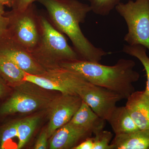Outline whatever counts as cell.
<instances>
[{"label":"cell","mask_w":149,"mask_h":149,"mask_svg":"<svg viewBox=\"0 0 149 149\" xmlns=\"http://www.w3.org/2000/svg\"><path fill=\"white\" fill-rule=\"evenodd\" d=\"M18 120L7 123L0 128V149H6L7 144L15 138H18Z\"/></svg>","instance_id":"obj_20"},{"label":"cell","mask_w":149,"mask_h":149,"mask_svg":"<svg viewBox=\"0 0 149 149\" xmlns=\"http://www.w3.org/2000/svg\"><path fill=\"white\" fill-rule=\"evenodd\" d=\"M115 8L128 26L124 41L130 45H142L149 52V0H129Z\"/></svg>","instance_id":"obj_4"},{"label":"cell","mask_w":149,"mask_h":149,"mask_svg":"<svg viewBox=\"0 0 149 149\" xmlns=\"http://www.w3.org/2000/svg\"><path fill=\"white\" fill-rule=\"evenodd\" d=\"M0 55L10 59L26 73L39 75L45 71L32 54L8 34L0 39Z\"/></svg>","instance_id":"obj_9"},{"label":"cell","mask_w":149,"mask_h":149,"mask_svg":"<svg viewBox=\"0 0 149 149\" xmlns=\"http://www.w3.org/2000/svg\"><path fill=\"white\" fill-rule=\"evenodd\" d=\"M4 81V80L0 76V98L4 95L6 91Z\"/></svg>","instance_id":"obj_26"},{"label":"cell","mask_w":149,"mask_h":149,"mask_svg":"<svg viewBox=\"0 0 149 149\" xmlns=\"http://www.w3.org/2000/svg\"><path fill=\"white\" fill-rule=\"evenodd\" d=\"M48 100L37 93L22 89L17 90L0 107V114L26 113L46 104Z\"/></svg>","instance_id":"obj_10"},{"label":"cell","mask_w":149,"mask_h":149,"mask_svg":"<svg viewBox=\"0 0 149 149\" xmlns=\"http://www.w3.org/2000/svg\"><path fill=\"white\" fill-rule=\"evenodd\" d=\"M45 7L51 22L71 41L81 59L100 63L109 54L94 45L84 35L80 24L91 12L89 5L77 0H36Z\"/></svg>","instance_id":"obj_1"},{"label":"cell","mask_w":149,"mask_h":149,"mask_svg":"<svg viewBox=\"0 0 149 149\" xmlns=\"http://www.w3.org/2000/svg\"><path fill=\"white\" fill-rule=\"evenodd\" d=\"M40 117L33 116L18 120L17 134L18 142L17 149L23 148L31 137L40 122Z\"/></svg>","instance_id":"obj_17"},{"label":"cell","mask_w":149,"mask_h":149,"mask_svg":"<svg viewBox=\"0 0 149 149\" xmlns=\"http://www.w3.org/2000/svg\"><path fill=\"white\" fill-rule=\"evenodd\" d=\"M111 144L113 149H149V128L115 136Z\"/></svg>","instance_id":"obj_14"},{"label":"cell","mask_w":149,"mask_h":149,"mask_svg":"<svg viewBox=\"0 0 149 149\" xmlns=\"http://www.w3.org/2000/svg\"><path fill=\"white\" fill-rule=\"evenodd\" d=\"M91 10L94 13L102 16L108 15L121 0H87Z\"/></svg>","instance_id":"obj_19"},{"label":"cell","mask_w":149,"mask_h":149,"mask_svg":"<svg viewBox=\"0 0 149 149\" xmlns=\"http://www.w3.org/2000/svg\"><path fill=\"white\" fill-rule=\"evenodd\" d=\"M23 81L46 90L75 95H77L78 91L88 81L75 72L60 66L46 70L39 75L26 72Z\"/></svg>","instance_id":"obj_6"},{"label":"cell","mask_w":149,"mask_h":149,"mask_svg":"<svg viewBox=\"0 0 149 149\" xmlns=\"http://www.w3.org/2000/svg\"><path fill=\"white\" fill-rule=\"evenodd\" d=\"M94 142L93 137H89L75 146L72 149H93Z\"/></svg>","instance_id":"obj_25"},{"label":"cell","mask_w":149,"mask_h":149,"mask_svg":"<svg viewBox=\"0 0 149 149\" xmlns=\"http://www.w3.org/2000/svg\"><path fill=\"white\" fill-rule=\"evenodd\" d=\"M47 131L44 130L40 134L37 142L35 144L34 149H45L47 147V139H48Z\"/></svg>","instance_id":"obj_23"},{"label":"cell","mask_w":149,"mask_h":149,"mask_svg":"<svg viewBox=\"0 0 149 149\" xmlns=\"http://www.w3.org/2000/svg\"><path fill=\"white\" fill-rule=\"evenodd\" d=\"M60 66L76 73L93 85L120 94L127 99L135 91L133 83L140 78L132 60L121 58L112 66L82 59L62 62Z\"/></svg>","instance_id":"obj_2"},{"label":"cell","mask_w":149,"mask_h":149,"mask_svg":"<svg viewBox=\"0 0 149 149\" xmlns=\"http://www.w3.org/2000/svg\"><path fill=\"white\" fill-rule=\"evenodd\" d=\"M5 6L0 3V15H4L6 13L5 10Z\"/></svg>","instance_id":"obj_28"},{"label":"cell","mask_w":149,"mask_h":149,"mask_svg":"<svg viewBox=\"0 0 149 149\" xmlns=\"http://www.w3.org/2000/svg\"><path fill=\"white\" fill-rule=\"evenodd\" d=\"M95 136L93 149H113L110 143L113 136L111 132L103 130Z\"/></svg>","instance_id":"obj_21"},{"label":"cell","mask_w":149,"mask_h":149,"mask_svg":"<svg viewBox=\"0 0 149 149\" xmlns=\"http://www.w3.org/2000/svg\"><path fill=\"white\" fill-rule=\"evenodd\" d=\"M70 122L87 129L94 135L103 130L105 121L82 100L81 105Z\"/></svg>","instance_id":"obj_13"},{"label":"cell","mask_w":149,"mask_h":149,"mask_svg":"<svg viewBox=\"0 0 149 149\" xmlns=\"http://www.w3.org/2000/svg\"><path fill=\"white\" fill-rule=\"evenodd\" d=\"M0 3L4 6H6L9 7L11 8V0H0Z\"/></svg>","instance_id":"obj_27"},{"label":"cell","mask_w":149,"mask_h":149,"mask_svg":"<svg viewBox=\"0 0 149 149\" xmlns=\"http://www.w3.org/2000/svg\"><path fill=\"white\" fill-rule=\"evenodd\" d=\"M26 72L14 62L0 55V76L5 82L14 85L24 82Z\"/></svg>","instance_id":"obj_16"},{"label":"cell","mask_w":149,"mask_h":149,"mask_svg":"<svg viewBox=\"0 0 149 149\" xmlns=\"http://www.w3.org/2000/svg\"><path fill=\"white\" fill-rule=\"evenodd\" d=\"M82 102L79 96L62 94L52 101L50 106L49 123L47 129L48 138L71 120Z\"/></svg>","instance_id":"obj_8"},{"label":"cell","mask_w":149,"mask_h":149,"mask_svg":"<svg viewBox=\"0 0 149 149\" xmlns=\"http://www.w3.org/2000/svg\"><path fill=\"white\" fill-rule=\"evenodd\" d=\"M93 111L105 121L109 119L117 103L124 97L120 94L87 81L77 93Z\"/></svg>","instance_id":"obj_7"},{"label":"cell","mask_w":149,"mask_h":149,"mask_svg":"<svg viewBox=\"0 0 149 149\" xmlns=\"http://www.w3.org/2000/svg\"><path fill=\"white\" fill-rule=\"evenodd\" d=\"M41 38L32 55L47 70L59 66L60 63L81 59L68 43L64 34L52 24L47 15L40 14Z\"/></svg>","instance_id":"obj_3"},{"label":"cell","mask_w":149,"mask_h":149,"mask_svg":"<svg viewBox=\"0 0 149 149\" xmlns=\"http://www.w3.org/2000/svg\"><path fill=\"white\" fill-rule=\"evenodd\" d=\"M9 19L6 15H0V39L7 35Z\"/></svg>","instance_id":"obj_24"},{"label":"cell","mask_w":149,"mask_h":149,"mask_svg":"<svg viewBox=\"0 0 149 149\" xmlns=\"http://www.w3.org/2000/svg\"><path fill=\"white\" fill-rule=\"evenodd\" d=\"M147 49L141 45H125L123 49V52L136 57L140 61L146 70L147 76L146 87L145 91L149 95V57L147 54Z\"/></svg>","instance_id":"obj_18"},{"label":"cell","mask_w":149,"mask_h":149,"mask_svg":"<svg viewBox=\"0 0 149 149\" xmlns=\"http://www.w3.org/2000/svg\"><path fill=\"white\" fill-rule=\"evenodd\" d=\"M125 107L140 130L149 128V95L135 91L127 99Z\"/></svg>","instance_id":"obj_12"},{"label":"cell","mask_w":149,"mask_h":149,"mask_svg":"<svg viewBox=\"0 0 149 149\" xmlns=\"http://www.w3.org/2000/svg\"><path fill=\"white\" fill-rule=\"evenodd\" d=\"M36 0H11L12 10L22 11L26 9L34 4Z\"/></svg>","instance_id":"obj_22"},{"label":"cell","mask_w":149,"mask_h":149,"mask_svg":"<svg viewBox=\"0 0 149 149\" xmlns=\"http://www.w3.org/2000/svg\"><path fill=\"white\" fill-rule=\"evenodd\" d=\"M92 132L69 121L51 136L50 149H72L80 141L91 137Z\"/></svg>","instance_id":"obj_11"},{"label":"cell","mask_w":149,"mask_h":149,"mask_svg":"<svg viewBox=\"0 0 149 149\" xmlns=\"http://www.w3.org/2000/svg\"><path fill=\"white\" fill-rule=\"evenodd\" d=\"M5 15L9 19L8 35L32 54L41 38L40 14L34 4L24 10H12Z\"/></svg>","instance_id":"obj_5"},{"label":"cell","mask_w":149,"mask_h":149,"mask_svg":"<svg viewBox=\"0 0 149 149\" xmlns=\"http://www.w3.org/2000/svg\"><path fill=\"white\" fill-rule=\"evenodd\" d=\"M115 136L124 135L140 130L125 107H116L107 120Z\"/></svg>","instance_id":"obj_15"}]
</instances>
